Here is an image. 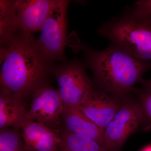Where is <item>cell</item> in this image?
I'll use <instances>...</instances> for the list:
<instances>
[{"mask_svg":"<svg viewBox=\"0 0 151 151\" xmlns=\"http://www.w3.org/2000/svg\"><path fill=\"white\" fill-rule=\"evenodd\" d=\"M124 99L101 89H94L78 108L89 120L105 131L119 111Z\"/></svg>","mask_w":151,"mask_h":151,"instance_id":"cell-8","label":"cell"},{"mask_svg":"<svg viewBox=\"0 0 151 151\" xmlns=\"http://www.w3.org/2000/svg\"><path fill=\"white\" fill-rule=\"evenodd\" d=\"M58 151H70L69 150H68L67 148H66V147L63 145V144L60 147V148L59 150H58Z\"/></svg>","mask_w":151,"mask_h":151,"instance_id":"cell-19","label":"cell"},{"mask_svg":"<svg viewBox=\"0 0 151 151\" xmlns=\"http://www.w3.org/2000/svg\"><path fill=\"white\" fill-rule=\"evenodd\" d=\"M0 151H27L22 135L6 128L1 129Z\"/></svg>","mask_w":151,"mask_h":151,"instance_id":"cell-15","label":"cell"},{"mask_svg":"<svg viewBox=\"0 0 151 151\" xmlns=\"http://www.w3.org/2000/svg\"><path fill=\"white\" fill-rule=\"evenodd\" d=\"M132 92L139 97L147 119L151 122V92L144 88H134Z\"/></svg>","mask_w":151,"mask_h":151,"instance_id":"cell-16","label":"cell"},{"mask_svg":"<svg viewBox=\"0 0 151 151\" xmlns=\"http://www.w3.org/2000/svg\"><path fill=\"white\" fill-rule=\"evenodd\" d=\"M133 12L139 16H147L151 15V0L137 1L131 6Z\"/></svg>","mask_w":151,"mask_h":151,"instance_id":"cell-17","label":"cell"},{"mask_svg":"<svg viewBox=\"0 0 151 151\" xmlns=\"http://www.w3.org/2000/svg\"><path fill=\"white\" fill-rule=\"evenodd\" d=\"M84 54V63L93 73L98 89L124 99L142 76L151 70V62L135 58L113 43L105 49L96 50L80 45Z\"/></svg>","mask_w":151,"mask_h":151,"instance_id":"cell-2","label":"cell"},{"mask_svg":"<svg viewBox=\"0 0 151 151\" xmlns=\"http://www.w3.org/2000/svg\"><path fill=\"white\" fill-rule=\"evenodd\" d=\"M86 68L84 62L76 59L52 69L57 90L64 107L78 108L94 89Z\"/></svg>","mask_w":151,"mask_h":151,"instance_id":"cell-4","label":"cell"},{"mask_svg":"<svg viewBox=\"0 0 151 151\" xmlns=\"http://www.w3.org/2000/svg\"><path fill=\"white\" fill-rule=\"evenodd\" d=\"M21 129L27 151H58L62 145L60 135L42 123L28 122Z\"/></svg>","mask_w":151,"mask_h":151,"instance_id":"cell-10","label":"cell"},{"mask_svg":"<svg viewBox=\"0 0 151 151\" xmlns=\"http://www.w3.org/2000/svg\"><path fill=\"white\" fill-rule=\"evenodd\" d=\"M64 106L57 90L42 85L32 94L27 121L42 123L52 129L59 125Z\"/></svg>","mask_w":151,"mask_h":151,"instance_id":"cell-7","label":"cell"},{"mask_svg":"<svg viewBox=\"0 0 151 151\" xmlns=\"http://www.w3.org/2000/svg\"><path fill=\"white\" fill-rule=\"evenodd\" d=\"M1 90L25 98L42 85L50 61L32 35L18 31L1 44Z\"/></svg>","mask_w":151,"mask_h":151,"instance_id":"cell-1","label":"cell"},{"mask_svg":"<svg viewBox=\"0 0 151 151\" xmlns=\"http://www.w3.org/2000/svg\"><path fill=\"white\" fill-rule=\"evenodd\" d=\"M97 32L135 58L151 62V15H137L127 6L101 25Z\"/></svg>","mask_w":151,"mask_h":151,"instance_id":"cell-3","label":"cell"},{"mask_svg":"<svg viewBox=\"0 0 151 151\" xmlns=\"http://www.w3.org/2000/svg\"><path fill=\"white\" fill-rule=\"evenodd\" d=\"M18 31L15 1H0V43H4Z\"/></svg>","mask_w":151,"mask_h":151,"instance_id":"cell-13","label":"cell"},{"mask_svg":"<svg viewBox=\"0 0 151 151\" xmlns=\"http://www.w3.org/2000/svg\"><path fill=\"white\" fill-rule=\"evenodd\" d=\"M147 119L140 103L125 98L104 131L106 148L119 151L129 136Z\"/></svg>","mask_w":151,"mask_h":151,"instance_id":"cell-6","label":"cell"},{"mask_svg":"<svg viewBox=\"0 0 151 151\" xmlns=\"http://www.w3.org/2000/svg\"><path fill=\"white\" fill-rule=\"evenodd\" d=\"M61 122L68 131L87 137L107 149L104 131L89 120L78 108L64 107Z\"/></svg>","mask_w":151,"mask_h":151,"instance_id":"cell-11","label":"cell"},{"mask_svg":"<svg viewBox=\"0 0 151 151\" xmlns=\"http://www.w3.org/2000/svg\"><path fill=\"white\" fill-rule=\"evenodd\" d=\"M70 1L56 0L36 40L39 47L50 62L63 60L66 44V14Z\"/></svg>","mask_w":151,"mask_h":151,"instance_id":"cell-5","label":"cell"},{"mask_svg":"<svg viewBox=\"0 0 151 151\" xmlns=\"http://www.w3.org/2000/svg\"><path fill=\"white\" fill-rule=\"evenodd\" d=\"M24 98L1 90L0 128H22L27 121L28 111Z\"/></svg>","mask_w":151,"mask_h":151,"instance_id":"cell-12","label":"cell"},{"mask_svg":"<svg viewBox=\"0 0 151 151\" xmlns=\"http://www.w3.org/2000/svg\"><path fill=\"white\" fill-rule=\"evenodd\" d=\"M56 0L15 1L19 31L32 34L40 31Z\"/></svg>","mask_w":151,"mask_h":151,"instance_id":"cell-9","label":"cell"},{"mask_svg":"<svg viewBox=\"0 0 151 151\" xmlns=\"http://www.w3.org/2000/svg\"><path fill=\"white\" fill-rule=\"evenodd\" d=\"M60 136L63 145L70 151H109L95 141L65 128L61 130Z\"/></svg>","mask_w":151,"mask_h":151,"instance_id":"cell-14","label":"cell"},{"mask_svg":"<svg viewBox=\"0 0 151 151\" xmlns=\"http://www.w3.org/2000/svg\"><path fill=\"white\" fill-rule=\"evenodd\" d=\"M142 151H151V145L146 147Z\"/></svg>","mask_w":151,"mask_h":151,"instance_id":"cell-20","label":"cell"},{"mask_svg":"<svg viewBox=\"0 0 151 151\" xmlns=\"http://www.w3.org/2000/svg\"><path fill=\"white\" fill-rule=\"evenodd\" d=\"M139 83L142 85L143 88L151 92V79H145L142 78Z\"/></svg>","mask_w":151,"mask_h":151,"instance_id":"cell-18","label":"cell"}]
</instances>
